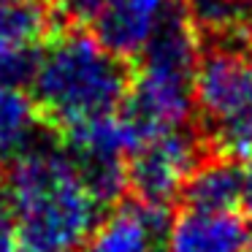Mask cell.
Wrapping results in <instances>:
<instances>
[{"label":"cell","mask_w":252,"mask_h":252,"mask_svg":"<svg viewBox=\"0 0 252 252\" xmlns=\"http://www.w3.org/2000/svg\"><path fill=\"white\" fill-rule=\"evenodd\" d=\"M244 198V165L228 155L209 152L190 174L179 201L198 212H233Z\"/></svg>","instance_id":"cell-10"},{"label":"cell","mask_w":252,"mask_h":252,"mask_svg":"<svg viewBox=\"0 0 252 252\" xmlns=\"http://www.w3.org/2000/svg\"><path fill=\"white\" fill-rule=\"evenodd\" d=\"M176 0H106L87 30L122 60L138 57Z\"/></svg>","instance_id":"cell-8"},{"label":"cell","mask_w":252,"mask_h":252,"mask_svg":"<svg viewBox=\"0 0 252 252\" xmlns=\"http://www.w3.org/2000/svg\"><path fill=\"white\" fill-rule=\"evenodd\" d=\"M247 3H250V6H252V0H247Z\"/></svg>","instance_id":"cell-17"},{"label":"cell","mask_w":252,"mask_h":252,"mask_svg":"<svg viewBox=\"0 0 252 252\" xmlns=\"http://www.w3.org/2000/svg\"><path fill=\"white\" fill-rule=\"evenodd\" d=\"M133 73L122 57L109 52L90 30H57L41 55L30 82V98L49 127L71 130L111 117L122 109Z\"/></svg>","instance_id":"cell-2"},{"label":"cell","mask_w":252,"mask_h":252,"mask_svg":"<svg viewBox=\"0 0 252 252\" xmlns=\"http://www.w3.org/2000/svg\"><path fill=\"white\" fill-rule=\"evenodd\" d=\"M60 22L49 0H0V87H30Z\"/></svg>","instance_id":"cell-6"},{"label":"cell","mask_w":252,"mask_h":252,"mask_svg":"<svg viewBox=\"0 0 252 252\" xmlns=\"http://www.w3.org/2000/svg\"><path fill=\"white\" fill-rule=\"evenodd\" d=\"M241 206L252 217V155L244 163V198H241Z\"/></svg>","instance_id":"cell-15"},{"label":"cell","mask_w":252,"mask_h":252,"mask_svg":"<svg viewBox=\"0 0 252 252\" xmlns=\"http://www.w3.org/2000/svg\"><path fill=\"white\" fill-rule=\"evenodd\" d=\"M0 252H25L22 241H19L17 222H14V217L3 198H0Z\"/></svg>","instance_id":"cell-14"},{"label":"cell","mask_w":252,"mask_h":252,"mask_svg":"<svg viewBox=\"0 0 252 252\" xmlns=\"http://www.w3.org/2000/svg\"><path fill=\"white\" fill-rule=\"evenodd\" d=\"M41 117L30 93L19 87H0V160H17L41 141Z\"/></svg>","instance_id":"cell-12"},{"label":"cell","mask_w":252,"mask_h":252,"mask_svg":"<svg viewBox=\"0 0 252 252\" xmlns=\"http://www.w3.org/2000/svg\"><path fill=\"white\" fill-rule=\"evenodd\" d=\"M168 252H252V228L236 212L182 209L171 222Z\"/></svg>","instance_id":"cell-9"},{"label":"cell","mask_w":252,"mask_h":252,"mask_svg":"<svg viewBox=\"0 0 252 252\" xmlns=\"http://www.w3.org/2000/svg\"><path fill=\"white\" fill-rule=\"evenodd\" d=\"M171 222V206L127 195L98 220L84 252H168Z\"/></svg>","instance_id":"cell-7"},{"label":"cell","mask_w":252,"mask_h":252,"mask_svg":"<svg viewBox=\"0 0 252 252\" xmlns=\"http://www.w3.org/2000/svg\"><path fill=\"white\" fill-rule=\"evenodd\" d=\"M60 14L68 25H84L87 28L106 0H60Z\"/></svg>","instance_id":"cell-13"},{"label":"cell","mask_w":252,"mask_h":252,"mask_svg":"<svg viewBox=\"0 0 252 252\" xmlns=\"http://www.w3.org/2000/svg\"><path fill=\"white\" fill-rule=\"evenodd\" d=\"M3 201L25 252H73L87 241L103 212L65 147L49 138L11 160L3 176Z\"/></svg>","instance_id":"cell-1"},{"label":"cell","mask_w":252,"mask_h":252,"mask_svg":"<svg viewBox=\"0 0 252 252\" xmlns=\"http://www.w3.org/2000/svg\"><path fill=\"white\" fill-rule=\"evenodd\" d=\"M198 130L209 149L252 155V46H201L195 71Z\"/></svg>","instance_id":"cell-3"},{"label":"cell","mask_w":252,"mask_h":252,"mask_svg":"<svg viewBox=\"0 0 252 252\" xmlns=\"http://www.w3.org/2000/svg\"><path fill=\"white\" fill-rule=\"evenodd\" d=\"M0 185H3V171H0Z\"/></svg>","instance_id":"cell-16"},{"label":"cell","mask_w":252,"mask_h":252,"mask_svg":"<svg viewBox=\"0 0 252 252\" xmlns=\"http://www.w3.org/2000/svg\"><path fill=\"white\" fill-rule=\"evenodd\" d=\"M201 46H252V6L247 0H182Z\"/></svg>","instance_id":"cell-11"},{"label":"cell","mask_w":252,"mask_h":252,"mask_svg":"<svg viewBox=\"0 0 252 252\" xmlns=\"http://www.w3.org/2000/svg\"><path fill=\"white\" fill-rule=\"evenodd\" d=\"M63 136L68 158L100 209H111L122 201L127 192V158L141 144V136L130 122L117 111L111 117L76 125Z\"/></svg>","instance_id":"cell-4"},{"label":"cell","mask_w":252,"mask_h":252,"mask_svg":"<svg viewBox=\"0 0 252 252\" xmlns=\"http://www.w3.org/2000/svg\"><path fill=\"white\" fill-rule=\"evenodd\" d=\"M209 152L198 127L185 125L152 133L127 158V192L138 201L171 206Z\"/></svg>","instance_id":"cell-5"}]
</instances>
